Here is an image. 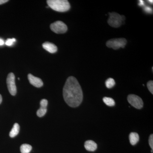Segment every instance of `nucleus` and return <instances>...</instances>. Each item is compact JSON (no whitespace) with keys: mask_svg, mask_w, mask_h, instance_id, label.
Listing matches in <instances>:
<instances>
[{"mask_svg":"<svg viewBox=\"0 0 153 153\" xmlns=\"http://www.w3.org/2000/svg\"><path fill=\"white\" fill-rule=\"evenodd\" d=\"M16 39L15 38H9V39H7L5 42V44L6 45L8 46H11L13 45L14 44V42H16Z\"/></svg>","mask_w":153,"mask_h":153,"instance_id":"nucleus-17","label":"nucleus"},{"mask_svg":"<svg viewBox=\"0 0 153 153\" xmlns=\"http://www.w3.org/2000/svg\"><path fill=\"white\" fill-rule=\"evenodd\" d=\"M28 78L30 84L35 87L40 88L42 87L43 85V82L42 79L38 77L33 76V74H28Z\"/></svg>","mask_w":153,"mask_h":153,"instance_id":"nucleus-8","label":"nucleus"},{"mask_svg":"<svg viewBox=\"0 0 153 153\" xmlns=\"http://www.w3.org/2000/svg\"><path fill=\"white\" fill-rule=\"evenodd\" d=\"M32 147L31 145L24 144L21 146L20 148L21 153H30L32 150Z\"/></svg>","mask_w":153,"mask_h":153,"instance_id":"nucleus-13","label":"nucleus"},{"mask_svg":"<svg viewBox=\"0 0 153 153\" xmlns=\"http://www.w3.org/2000/svg\"><path fill=\"white\" fill-rule=\"evenodd\" d=\"M4 44V41L1 38H0V46H3Z\"/></svg>","mask_w":153,"mask_h":153,"instance_id":"nucleus-24","label":"nucleus"},{"mask_svg":"<svg viewBox=\"0 0 153 153\" xmlns=\"http://www.w3.org/2000/svg\"><path fill=\"white\" fill-rule=\"evenodd\" d=\"M127 44V41L125 38H115L109 40L106 42V46L109 48L117 50L120 48H124Z\"/></svg>","mask_w":153,"mask_h":153,"instance_id":"nucleus-4","label":"nucleus"},{"mask_svg":"<svg viewBox=\"0 0 153 153\" xmlns=\"http://www.w3.org/2000/svg\"><path fill=\"white\" fill-rule=\"evenodd\" d=\"M47 3L49 7L57 12H67L70 8V4L66 0H48Z\"/></svg>","mask_w":153,"mask_h":153,"instance_id":"nucleus-2","label":"nucleus"},{"mask_svg":"<svg viewBox=\"0 0 153 153\" xmlns=\"http://www.w3.org/2000/svg\"><path fill=\"white\" fill-rule=\"evenodd\" d=\"M7 83L9 92L11 95H16L17 93V88L15 83V76L13 73H10L8 75Z\"/></svg>","mask_w":153,"mask_h":153,"instance_id":"nucleus-6","label":"nucleus"},{"mask_svg":"<svg viewBox=\"0 0 153 153\" xmlns=\"http://www.w3.org/2000/svg\"><path fill=\"white\" fill-rule=\"evenodd\" d=\"M143 10L146 13H152L153 10L149 6H144Z\"/></svg>","mask_w":153,"mask_h":153,"instance_id":"nucleus-20","label":"nucleus"},{"mask_svg":"<svg viewBox=\"0 0 153 153\" xmlns=\"http://www.w3.org/2000/svg\"><path fill=\"white\" fill-rule=\"evenodd\" d=\"M63 96L66 103L71 107L78 106L82 102V88L74 76H69L66 80L63 88Z\"/></svg>","mask_w":153,"mask_h":153,"instance_id":"nucleus-1","label":"nucleus"},{"mask_svg":"<svg viewBox=\"0 0 153 153\" xmlns=\"http://www.w3.org/2000/svg\"><path fill=\"white\" fill-rule=\"evenodd\" d=\"M105 84L107 88H111L114 86L115 82L114 79L112 78H109L107 79L105 81Z\"/></svg>","mask_w":153,"mask_h":153,"instance_id":"nucleus-15","label":"nucleus"},{"mask_svg":"<svg viewBox=\"0 0 153 153\" xmlns=\"http://www.w3.org/2000/svg\"><path fill=\"white\" fill-rule=\"evenodd\" d=\"M139 5L140 7H144L145 6L144 1L143 0H140L139 2Z\"/></svg>","mask_w":153,"mask_h":153,"instance_id":"nucleus-22","label":"nucleus"},{"mask_svg":"<svg viewBox=\"0 0 153 153\" xmlns=\"http://www.w3.org/2000/svg\"><path fill=\"white\" fill-rule=\"evenodd\" d=\"M8 1V0H0V5L7 2Z\"/></svg>","mask_w":153,"mask_h":153,"instance_id":"nucleus-23","label":"nucleus"},{"mask_svg":"<svg viewBox=\"0 0 153 153\" xmlns=\"http://www.w3.org/2000/svg\"><path fill=\"white\" fill-rule=\"evenodd\" d=\"M148 2H149V3H151V4H153V1L152 0H149V1H148Z\"/></svg>","mask_w":153,"mask_h":153,"instance_id":"nucleus-26","label":"nucleus"},{"mask_svg":"<svg viewBox=\"0 0 153 153\" xmlns=\"http://www.w3.org/2000/svg\"><path fill=\"white\" fill-rule=\"evenodd\" d=\"M149 144L150 146L151 149L153 150V134H151L149 138Z\"/></svg>","mask_w":153,"mask_h":153,"instance_id":"nucleus-21","label":"nucleus"},{"mask_svg":"<svg viewBox=\"0 0 153 153\" xmlns=\"http://www.w3.org/2000/svg\"><path fill=\"white\" fill-rule=\"evenodd\" d=\"M50 29L52 31L57 34H63L67 31V26L63 22L57 21L50 25Z\"/></svg>","mask_w":153,"mask_h":153,"instance_id":"nucleus-5","label":"nucleus"},{"mask_svg":"<svg viewBox=\"0 0 153 153\" xmlns=\"http://www.w3.org/2000/svg\"><path fill=\"white\" fill-rule=\"evenodd\" d=\"M2 101V98L1 95L0 94V104L1 103Z\"/></svg>","mask_w":153,"mask_h":153,"instance_id":"nucleus-25","label":"nucleus"},{"mask_svg":"<svg viewBox=\"0 0 153 153\" xmlns=\"http://www.w3.org/2000/svg\"><path fill=\"white\" fill-rule=\"evenodd\" d=\"M84 146L86 150L90 152L95 151L97 149V144L93 141L90 140L85 141Z\"/></svg>","mask_w":153,"mask_h":153,"instance_id":"nucleus-10","label":"nucleus"},{"mask_svg":"<svg viewBox=\"0 0 153 153\" xmlns=\"http://www.w3.org/2000/svg\"><path fill=\"white\" fill-rule=\"evenodd\" d=\"M47 112V108H42L40 107V108L38 110L37 112V114L39 117H42L46 114Z\"/></svg>","mask_w":153,"mask_h":153,"instance_id":"nucleus-16","label":"nucleus"},{"mask_svg":"<svg viewBox=\"0 0 153 153\" xmlns=\"http://www.w3.org/2000/svg\"><path fill=\"white\" fill-rule=\"evenodd\" d=\"M128 101L131 105L137 109H141L143 106L142 99L135 94H129L128 96Z\"/></svg>","mask_w":153,"mask_h":153,"instance_id":"nucleus-7","label":"nucleus"},{"mask_svg":"<svg viewBox=\"0 0 153 153\" xmlns=\"http://www.w3.org/2000/svg\"><path fill=\"white\" fill-rule=\"evenodd\" d=\"M42 46L45 50L50 53H54L57 52V46L52 43L49 42H45L43 44Z\"/></svg>","mask_w":153,"mask_h":153,"instance_id":"nucleus-9","label":"nucleus"},{"mask_svg":"<svg viewBox=\"0 0 153 153\" xmlns=\"http://www.w3.org/2000/svg\"><path fill=\"white\" fill-rule=\"evenodd\" d=\"M47 105H48V101L47 100L43 99L40 102L41 107L47 108Z\"/></svg>","mask_w":153,"mask_h":153,"instance_id":"nucleus-19","label":"nucleus"},{"mask_svg":"<svg viewBox=\"0 0 153 153\" xmlns=\"http://www.w3.org/2000/svg\"><path fill=\"white\" fill-rule=\"evenodd\" d=\"M147 87L149 90L150 91L151 93L153 94V81L152 80H150L147 82Z\"/></svg>","mask_w":153,"mask_h":153,"instance_id":"nucleus-18","label":"nucleus"},{"mask_svg":"<svg viewBox=\"0 0 153 153\" xmlns=\"http://www.w3.org/2000/svg\"><path fill=\"white\" fill-rule=\"evenodd\" d=\"M19 131H20V126L19 124L17 123L14 124L13 128L10 132V136L12 138L14 137L19 133Z\"/></svg>","mask_w":153,"mask_h":153,"instance_id":"nucleus-12","label":"nucleus"},{"mask_svg":"<svg viewBox=\"0 0 153 153\" xmlns=\"http://www.w3.org/2000/svg\"><path fill=\"white\" fill-rule=\"evenodd\" d=\"M103 101L104 103L108 106H113L114 105V100L111 97H104L103 98Z\"/></svg>","mask_w":153,"mask_h":153,"instance_id":"nucleus-14","label":"nucleus"},{"mask_svg":"<svg viewBox=\"0 0 153 153\" xmlns=\"http://www.w3.org/2000/svg\"><path fill=\"white\" fill-rule=\"evenodd\" d=\"M129 140L132 145L136 144L139 140V136L138 134L136 132L131 133L129 135Z\"/></svg>","mask_w":153,"mask_h":153,"instance_id":"nucleus-11","label":"nucleus"},{"mask_svg":"<svg viewBox=\"0 0 153 153\" xmlns=\"http://www.w3.org/2000/svg\"><path fill=\"white\" fill-rule=\"evenodd\" d=\"M109 17L108 23V25L113 27L117 28L120 27L124 23L125 17L123 16H121L117 13H109Z\"/></svg>","mask_w":153,"mask_h":153,"instance_id":"nucleus-3","label":"nucleus"}]
</instances>
